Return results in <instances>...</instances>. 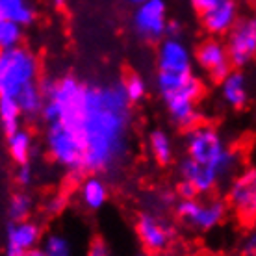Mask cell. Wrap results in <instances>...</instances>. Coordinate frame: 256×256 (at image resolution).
<instances>
[{
	"label": "cell",
	"instance_id": "6da1fadb",
	"mask_svg": "<svg viewBox=\"0 0 256 256\" xmlns=\"http://www.w3.org/2000/svg\"><path fill=\"white\" fill-rule=\"evenodd\" d=\"M39 86L45 95L39 117L76 136L84 148V173H116L128 156L132 128V104L121 82L84 84L65 74Z\"/></svg>",
	"mask_w": 256,
	"mask_h": 256
},
{
	"label": "cell",
	"instance_id": "7a4b0ae2",
	"mask_svg": "<svg viewBox=\"0 0 256 256\" xmlns=\"http://www.w3.org/2000/svg\"><path fill=\"white\" fill-rule=\"evenodd\" d=\"M156 88L166 104L167 114L176 126L190 130L200 122L197 102L204 91V84L200 82L198 76H195V72H186V74L158 72Z\"/></svg>",
	"mask_w": 256,
	"mask_h": 256
},
{
	"label": "cell",
	"instance_id": "3957f363",
	"mask_svg": "<svg viewBox=\"0 0 256 256\" xmlns=\"http://www.w3.org/2000/svg\"><path fill=\"white\" fill-rule=\"evenodd\" d=\"M186 152L190 160L214 171L219 178L234 173L240 162L238 152L224 141L218 128L202 122L188 130Z\"/></svg>",
	"mask_w": 256,
	"mask_h": 256
},
{
	"label": "cell",
	"instance_id": "277c9868",
	"mask_svg": "<svg viewBox=\"0 0 256 256\" xmlns=\"http://www.w3.org/2000/svg\"><path fill=\"white\" fill-rule=\"evenodd\" d=\"M41 64L38 54L19 45L0 50V96H15L28 86L39 82Z\"/></svg>",
	"mask_w": 256,
	"mask_h": 256
},
{
	"label": "cell",
	"instance_id": "5b68a950",
	"mask_svg": "<svg viewBox=\"0 0 256 256\" xmlns=\"http://www.w3.org/2000/svg\"><path fill=\"white\" fill-rule=\"evenodd\" d=\"M174 212L184 224L195 230H212L223 223L226 216V204L221 198H180Z\"/></svg>",
	"mask_w": 256,
	"mask_h": 256
},
{
	"label": "cell",
	"instance_id": "8992f818",
	"mask_svg": "<svg viewBox=\"0 0 256 256\" xmlns=\"http://www.w3.org/2000/svg\"><path fill=\"white\" fill-rule=\"evenodd\" d=\"M226 54L232 67L242 69L249 65L256 56V20L254 17H244L226 34Z\"/></svg>",
	"mask_w": 256,
	"mask_h": 256
},
{
	"label": "cell",
	"instance_id": "52a82bcc",
	"mask_svg": "<svg viewBox=\"0 0 256 256\" xmlns=\"http://www.w3.org/2000/svg\"><path fill=\"white\" fill-rule=\"evenodd\" d=\"M167 20L166 0H145L136 6L132 26L141 39L148 43H160L166 38Z\"/></svg>",
	"mask_w": 256,
	"mask_h": 256
},
{
	"label": "cell",
	"instance_id": "ba28073f",
	"mask_svg": "<svg viewBox=\"0 0 256 256\" xmlns=\"http://www.w3.org/2000/svg\"><path fill=\"white\" fill-rule=\"evenodd\" d=\"M228 204L244 223H252L256 218V169L247 167L232 180L228 190Z\"/></svg>",
	"mask_w": 256,
	"mask_h": 256
},
{
	"label": "cell",
	"instance_id": "9c48e42d",
	"mask_svg": "<svg viewBox=\"0 0 256 256\" xmlns=\"http://www.w3.org/2000/svg\"><path fill=\"white\" fill-rule=\"evenodd\" d=\"M136 236L148 254H158L169 247L173 230L158 216L143 212L136 219Z\"/></svg>",
	"mask_w": 256,
	"mask_h": 256
},
{
	"label": "cell",
	"instance_id": "30bf717a",
	"mask_svg": "<svg viewBox=\"0 0 256 256\" xmlns=\"http://www.w3.org/2000/svg\"><path fill=\"white\" fill-rule=\"evenodd\" d=\"M158 72L186 74L193 72V56L182 38H164L158 45Z\"/></svg>",
	"mask_w": 256,
	"mask_h": 256
},
{
	"label": "cell",
	"instance_id": "8fae6325",
	"mask_svg": "<svg viewBox=\"0 0 256 256\" xmlns=\"http://www.w3.org/2000/svg\"><path fill=\"white\" fill-rule=\"evenodd\" d=\"M195 62L216 82H221L232 69L228 54H226V46L218 38L206 39L198 45L197 52H195Z\"/></svg>",
	"mask_w": 256,
	"mask_h": 256
},
{
	"label": "cell",
	"instance_id": "7c38bea8",
	"mask_svg": "<svg viewBox=\"0 0 256 256\" xmlns=\"http://www.w3.org/2000/svg\"><path fill=\"white\" fill-rule=\"evenodd\" d=\"M200 19L204 30L214 38H221L230 32V28L240 19V6L238 0H223L212 8L200 12Z\"/></svg>",
	"mask_w": 256,
	"mask_h": 256
},
{
	"label": "cell",
	"instance_id": "4fadbf2b",
	"mask_svg": "<svg viewBox=\"0 0 256 256\" xmlns=\"http://www.w3.org/2000/svg\"><path fill=\"white\" fill-rule=\"evenodd\" d=\"M180 178L186 180L188 184H192L193 190L197 192V195H208L212 193L218 184L221 182L218 174L210 171V169H206V167L198 166L197 162L190 160V158H184V160L180 162Z\"/></svg>",
	"mask_w": 256,
	"mask_h": 256
},
{
	"label": "cell",
	"instance_id": "5bb4252c",
	"mask_svg": "<svg viewBox=\"0 0 256 256\" xmlns=\"http://www.w3.org/2000/svg\"><path fill=\"white\" fill-rule=\"evenodd\" d=\"M221 96L230 108L244 110L250 100L249 78L240 69H230V72L221 80Z\"/></svg>",
	"mask_w": 256,
	"mask_h": 256
},
{
	"label": "cell",
	"instance_id": "9a60e30c",
	"mask_svg": "<svg viewBox=\"0 0 256 256\" xmlns=\"http://www.w3.org/2000/svg\"><path fill=\"white\" fill-rule=\"evenodd\" d=\"M41 242V226L38 223H34L30 219L24 221H15L8 226L6 232V249H15V250H26L38 247Z\"/></svg>",
	"mask_w": 256,
	"mask_h": 256
},
{
	"label": "cell",
	"instance_id": "2e32d148",
	"mask_svg": "<svg viewBox=\"0 0 256 256\" xmlns=\"http://www.w3.org/2000/svg\"><path fill=\"white\" fill-rule=\"evenodd\" d=\"M80 198L86 208L90 210H100L110 198L108 184L104 182L100 174H90L80 184Z\"/></svg>",
	"mask_w": 256,
	"mask_h": 256
},
{
	"label": "cell",
	"instance_id": "e0dca14e",
	"mask_svg": "<svg viewBox=\"0 0 256 256\" xmlns=\"http://www.w3.org/2000/svg\"><path fill=\"white\" fill-rule=\"evenodd\" d=\"M38 12L30 0H0V19L22 26H30L36 22Z\"/></svg>",
	"mask_w": 256,
	"mask_h": 256
},
{
	"label": "cell",
	"instance_id": "ac0fdd59",
	"mask_svg": "<svg viewBox=\"0 0 256 256\" xmlns=\"http://www.w3.org/2000/svg\"><path fill=\"white\" fill-rule=\"evenodd\" d=\"M8 150L12 160L17 166L30 164L34 156V138L24 128H17L12 134H8Z\"/></svg>",
	"mask_w": 256,
	"mask_h": 256
},
{
	"label": "cell",
	"instance_id": "d6986e66",
	"mask_svg": "<svg viewBox=\"0 0 256 256\" xmlns=\"http://www.w3.org/2000/svg\"><path fill=\"white\" fill-rule=\"evenodd\" d=\"M15 100L19 104L20 116L24 119H38L41 116V110H43V104H45V95H43V90L38 84H32L28 86L26 90H22L19 95L15 96Z\"/></svg>",
	"mask_w": 256,
	"mask_h": 256
},
{
	"label": "cell",
	"instance_id": "ffe728a7",
	"mask_svg": "<svg viewBox=\"0 0 256 256\" xmlns=\"http://www.w3.org/2000/svg\"><path fill=\"white\" fill-rule=\"evenodd\" d=\"M148 150L152 154V158L160 166H167L173 162L174 150H173V141H171V136L167 134L166 130L162 128H154L152 132L148 134Z\"/></svg>",
	"mask_w": 256,
	"mask_h": 256
},
{
	"label": "cell",
	"instance_id": "44dd1931",
	"mask_svg": "<svg viewBox=\"0 0 256 256\" xmlns=\"http://www.w3.org/2000/svg\"><path fill=\"white\" fill-rule=\"evenodd\" d=\"M20 116L19 104L12 96H0V126L6 134H12L13 130L20 128Z\"/></svg>",
	"mask_w": 256,
	"mask_h": 256
},
{
	"label": "cell",
	"instance_id": "7402d4cb",
	"mask_svg": "<svg viewBox=\"0 0 256 256\" xmlns=\"http://www.w3.org/2000/svg\"><path fill=\"white\" fill-rule=\"evenodd\" d=\"M24 28L6 19H0V50H8L13 46L22 45Z\"/></svg>",
	"mask_w": 256,
	"mask_h": 256
},
{
	"label": "cell",
	"instance_id": "603a6c76",
	"mask_svg": "<svg viewBox=\"0 0 256 256\" xmlns=\"http://www.w3.org/2000/svg\"><path fill=\"white\" fill-rule=\"evenodd\" d=\"M32 197L28 193H15L12 198H10V204H8V216L12 219V223L15 221H24L28 219L30 212H32Z\"/></svg>",
	"mask_w": 256,
	"mask_h": 256
},
{
	"label": "cell",
	"instance_id": "cb8c5ba5",
	"mask_svg": "<svg viewBox=\"0 0 256 256\" xmlns=\"http://www.w3.org/2000/svg\"><path fill=\"white\" fill-rule=\"evenodd\" d=\"M121 86L130 104L141 102L147 96V82L141 76H138V74H128L121 82Z\"/></svg>",
	"mask_w": 256,
	"mask_h": 256
},
{
	"label": "cell",
	"instance_id": "d4e9b609",
	"mask_svg": "<svg viewBox=\"0 0 256 256\" xmlns=\"http://www.w3.org/2000/svg\"><path fill=\"white\" fill-rule=\"evenodd\" d=\"M46 256H69L70 244L64 234H48L43 242V247Z\"/></svg>",
	"mask_w": 256,
	"mask_h": 256
},
{
	"label": "cell",
	"instance_id": "484cf974",
	"mask_svg": "<svg viewBox=\"0 0 256 256\" xmlns=\"http://www.w3.org/2000/svg\"><path fill=\"white\" fill-rule=\"evenodd\" d=\"M15 178L19 182L20 186H30L34 182V171L30 164H24V166H19L17 173H15Z\"/></svg>",
	"mask_w": 256,
	"mask_h": 256
},
{
	"label": "cell",
	"instance_id": "4316f807",
	"mask_svg": "<svg viewBox=\"0 0 256 256\" xmlns=\"http://www.w3.org/2000/svg\"><path fill=\"white\" fill-rule=\"evenodd\" d=\"M242 254L244 256H256V234H254V230H250L249 236L242 242Z\"/></svg>",
	"mask_w": 256,
	"mask_h": 256
},
{
	"label": "cell",
	"instance_id": "83f0119b",
	"mask_svg": "<svg viewBox=\"0 0 256 256\" xmlns=\"http://www.w3.org/2000/svg\"><path fill=\"white\" fill-rule=\"evenodd\" d=\"M88 256H112V250H110V247L104 242L96 240V242H93L90 250H88Z\"/></svg>",
	"mask_w": 256,
	"mask_h": 256
},
{
	"label": "cell",
	"instance_id": "f1b7e54d",
	"mask_svg": "<svg viewBox=\"0 0 256 256\" xmlns=\"http://www.w3.org/2000/svg\"><path fill=\"white\" fill-rule=\"evenodd\" d=\"M176 193H178L180 198H193V197H198L197 192L193 190L192 184H188L186 180H180L178 186H176Z\"/></svg>",
	"mask_w": 256,
	"mask_h": 256
},
{
	"label": "cell",
	"instance_id": "f546056e",
	"mask_svg": "<svg viewBox=\"0 0 256 256\" xmlns=\"http://www.w3.org/2000/svg\"><path fill=\"white\" fill-rule=\"evenodd\" d=\"M65 208V198L64 197H52L46 202V212L48 214H60Z\"/></svg>",
	"mask_w": 256,
	"mask_h": 256
},
{
	"label": "cell",
	"instance_id": "4dcf8cb0",
	"mask_svg": "<svg viewBox=\"0 0 256 256\" xmlns=\"http://www.w3.org/2000/svg\"><path fill=\"white\" fill-rule=\"evenodd\" d=\"M180 34H182V24H180L178 20H167V26H166L167 38H180Z\"/></svg>",
	"mask_w": 256,
	"mask_h": 256
},
{
	"label": "cell",
	"instance_id": "1f68e13d",
	"mask_svg": "<svg viewBox=\"0 0 256 256\" xmlns=\"http://www.w3.org/2000/svg\"><path fill=\"white\" fill-rule=\"evenodd\" d=\"M218 2H223V0H192L193 8H195L197 12H204V10L212 8L214 4H218Z\"/></svg>",
	"mask_w": 256,
	"mask_h": 256
},
{
	"label": "cell",
	"instance_id": "d6a6232c",
	"mask_svg": "<svg viewBox=\"0 0 256 256\" xmlns=\"http://www.w3.org/2000/svg\"><path fill=\"white\" fill-rule=\"evenodd\" d=\"M24 256H46V254H45V250L41 249V247H34V249L26 250Z\"/></svg>",
	"mask_w": 256,
	"mask_h": 256
},
{
	"label": "cell",
	"instance_id": "836d02e7",
	"mask_svg": "<svg viewBox=\"0 0 256 256\" xmlns=\"http://www.w3.org/2000/svg\"><path fill=\"white\" fill-rule=\"evenodd\" d=\"M6 256H24L22 250H15V249H6Z\"/></svg>",
	"mask_w": 256,
	"mask_h": 256
},
{
	"label": "cell",
	"instance_id": "e575fe53",
	"mask_svg": "<svg viewBox=\"0 0 256 256\" xmlns=\"http://www.w3.org/2000/svg\"><path fill=\"white\" fill-rule=\"evenodd\" d=\"M54 8H65L67 6V0H50Z\"/></svg>",
	"mask_w": 256,
	"mask_h": 256
},
{
	"label": "cell",
	"instance_id": "d590c367",
	"mask_svg": "<svg viewBox=\"0 0 256 256\" xmlns=\"http://www.w3.org/2000/svg\"><path fill=\"white\" fill-rule=\"evenodd\" d=\"M128 4H134V6H138V4H141V2H145V0H126Z\"/></svg>",
	"mask_w": 256,
	"mask_h": 256
},
{
	"label": "cell",
	"instance_id": "8d00e7d4",
	"mask_svg": "<svg viewBox=\"0 0 256 256\" xmlns=\"http://www.w3.org/2000/svg\"><path fill=\"white\" fill-rule=\"evenodd\" d=\"M140 256H150V254H140Z\"/></svg>",
	"mask_w": 256,
	"mask_h": 256
}]
</instances>
